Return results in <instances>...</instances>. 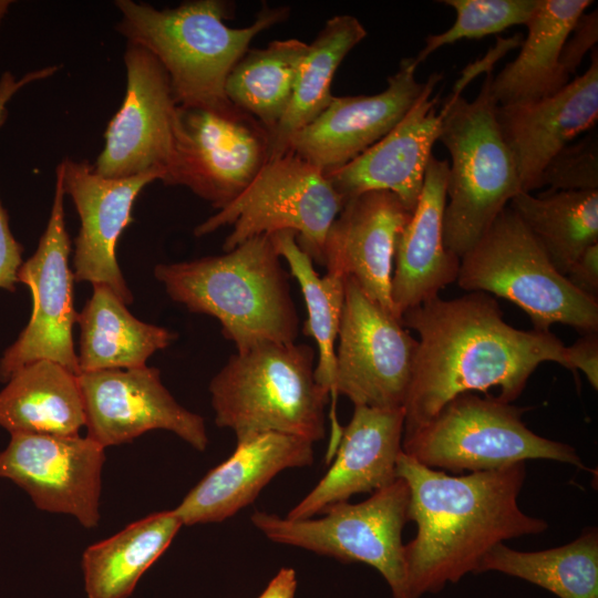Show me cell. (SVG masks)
<instances>
[{
	"label": "cell",
	"mask_w": 598,
	"mask_h": 598,
	"mask_svg": "<svg viewBox=\"0 0 598 598\" xmlns=\"http://www.w3.org/2000/svg\"><path fill=\"white\" fill-rule=\"evenodd\" d=\"M489 70L473 101L450 95L439 141L451 156L443 216L446 248L460 259L522 192L513 155L502 135Z\"/></svg>",
	"instance_id": "cell-6"
},
{
	"label": "cell",
	"mask_w": 598,
	"mask_h": 598,
	"mask_svg": "<svg viewBox=\"0 0 598 598\" xmlns=\"http://www.w3.org/2000/svg\"><path fill=\"white\" fill-rule=\"evenodd\" d=\"M564 276L598 244V190L520 192L508 204Z\"/></svg>",
	"instance_id": "cell-30"
},
{
	"label": "cell",
	"mask_w": 598,
	"mask_h": 598,
	"mask_svg": "<svg viewBox=\"0 0 598 598\" xmlns=\"http://www.w3.org/2000/svg\"><path fill=\"white\" fill-rule=\"evenodd\" d=\"M580 293L598 301V244L589 246L566 274Z\"/></svg>",
	"instance_id": "cell-39"
},
{
	"label": "cell",
	"mask_w": 598,
	"mask_h": 598,
	"mask_svg": "<svg viewBox=\"0 0 598 598\" xmlns=\"http://www.w3.org/2000/svg\"><path fill=\"white\" fill-rule=\"evenodd\" d=\"M403 431V408L354 405L350 422L341 430L331 466L286 517L310 518L354 494L373 493L391 484L398 477Z\"/></svg>",
	"instance_id": "cell-22"
},
{
	"label": "cell",
	"mask_w": 598,
	"mask_h": 598,
	"mask_svg": "<svg viewBox=\"0 0 598 598\" xmlns=\"http://www.w3.org/2000/svg\"><path fill=\"white\" fill-rule=\"evenodd\" d=\"M10 435L0 451V478L24 489L38 508L69 514L82 526L95 527L105 448L80 434Z\"/></svg>",
	"instance_id": "cell-15"
},
{
	"label": "cell",
	"mask_w": 598,
	"mask_h": 598,
	"mask_svg": "<svg viewBox=\"0 0 598 598\" xmlns=\"http://www.w3.org/2000/svg\"><path fill=\"white\" fill-rule=\"evenodd\" d=\"M280 258L272 236L262 235L223 255L158 264L154 276L173 301L216 318L243 352L262 342H296L299 317Z\"/></svg>",
	"instance_id": "cell-3"
},
{
	"label": "cell",
	"mask_w": 598,
	"mask_h": 598,
	"mask_svg": "<svg viewBox=\"0 0 598 598\" xmlns=\"http://www.w3.org/2000/svg\"><path fill=\"white\" fill-rule=\"evenodd\" d=\"M56 181L50 218L38 248L20 267L18 281L32 295V312L18 339L0 359V381L7 382L21 368L39 361H54L80 374L73 344L78 312L73 303V274L69 266L71 243L65 228L61 169Z\"/></svg>",
	"instance_id": "cell-14"
},
{
	"label": "cell",
	"mask_w": 598,
	"mask_h": 598,
	"mask_svg": "<svg viewBox=\"0 0 598 598\" xmlns=\"http://www.w3.org/2000/svg\"><path fill=\"white\" fill-rule=\"evenodd\" d=\"M496 118L513 155L522 192L540 188L551 158L598 120V54L557 93L532 102L497 105Z\"/></svg>",
	"instance_id": "cell-21"
},
{
	"label": "cell",
	"mask_w": 598,
	"mask_h": 598,
	"mask_svg": "<svg viewBox=\"0 0 598 598\" xmlns=\"http://www.w3.org/2000/svg\"><path fill=\"white\" fill-rule=\"evenodd\" d=\"M570 371L580 370L590 385L598 389V332L582 333L565 349Z\"/></svg>",
	"instance_id": "cell-38"
},
{
	"label": "cell",
	"mask_w": 598,
	"mask_h": 598,
	"mask_svg": "<svg viewBox=\"0 0 598 598\" xmlns=\"http://www.w3.org/2000/svg\"><path fill=\"white\" fill-rule=\"evenodd\" d=\"M315 359L310 346L296 342L233 354L208 386L216 425L237 441L271 432L322 440L330 394L316 380Z\"/></svg>",
	"instance_id": "cell-5"
},
{
	"label": "cell",
	"mask_w": 598,
	"mask_h": 598,
	"mask_svg": "<svg viewBox=\"0 0 598 598\" xmlns=\"http://www.w3.org/2000/svg\"><path fill=\"white\" fill-rule=\"evenodd\" d=\"M64 194L79 214L81 227L74 240V281L109 287L126 306L133 295L120 269L115 247L130 224L132 207L142 189L158 177L142 174L126 178L99 175L87 161L64 158L59 165Z\"/></svg>",
	"instance_id": "cell-18"
},
{
	"label": "cell",
	"mask_w": 598,
	"mask_h": 598,
	"mask_svg": "<svg viewBox=\"0 0 598 598\" xmlns=\"http://www.w3.org/2000/svg\"><path fill=\"white\" fill-rule=\"evenodd\" d=\"M124 63L125 96L107 124L94 171L106 178L155 174L167 185L176 162L179 105L150 51L127 42Z\"/></svg>",
	"instance_id": "cell-13"
},
{
	"label": "cell",
	"mask_w": 598,
	"mask_h": 598,
	"mask_svg": "<svg viewBox=\"0 0 598 598\" xmlns=\"http://www.w3.org/2000/svg\"><path fill=\"white\" fill-rule=\"evenodd\" d=\"M76 323L81 331L80 373L144 367L153 353L168 347L177 337L164 327L135 318L103 285L93 286Z\"/></svg>",
	"instance_id": "cell-27"
},
{
	"label": "cell",
	"mask_w": 598,
	"mask_h": 598,
	"mask_svg": "<svg viewBox=\"0 0 598 598\" xmlns=\"http://www.w3.org/2000/svg\"><path fill=\"white\" fill-rule=\"evenodd\" d=\"M338 338L332 402L343 394L353 405L403 408L417 340L352 278L344 280Z\"/></svg>",
	"instance_id": "cell-12"
},
{
	"label": "cell",
	"mask_w": 598,
	"mask_h": 598,
	"mask_svg": "<svg viewBox=\"0 0 598 598\" xmlns=\"http://www.w3.org/2000/svg\"><path fill=\"white\" fill-rule=\"evenodd\" d=\"M457 285L506 299L530 319L533 329L555 323L598 332V301L580 293L507 206L460 259Z\"/></svg>",
	"instance_id": "cell-7"
},
{
	"label": "cell",
	"mask_w": 598,
	"mask_h": 598,
	"mask_svg": "<svg viewBox=\"0 0 598 598\" xmlns=\"http://www.w3.org/2000/svg\"><path fill=\"white\" fill-rule=\"evenodd\" d=\"M498 571L537 585L559 598H598V530L588 527L569 544L520 551L493 547L475 574Z\"/></svg>",
	"instance_id": "cell-31"
},
{
	"label": "cell",
	"mask_w": 598,
	"mask_h": 598,
	"mask_svg": "<svg viewBox=\"0 0 598 598\" xmlns=\"http://www.w3.org/2000/svg\"><path fill=\"white\" fill-rule=\"evenodd\" d=\"M447 177L448 161L432 155L417 204L398 237L391 299L400 319L457 279L460 258L443 239Z\"/></svg>",
	"instance_id": "cell-24"
},
{
	"label": "cell",
	"mask_w": 598,
	"mask_h": 598,
	"mask_svg": "<svg viewBox=\"0 0 598 598\" xmlns=\"http://www.w3.org/2000/svg\"><path fill=\"white\" fill-rule=\"evenodd\" d=\"M411 214L390 192H365L344 202L323 243L327 272L352 278L371 300L396 318L391 299L394 251Z\"/></svg>",
	"instance_id": "cell-20"
},
{
	"label": "cell",
	"mask_w": 598,
	"mask_h": 598,
	"mask_svg": "<svg viewBox=\"0 0 598 598\" xmlns=\"http://www.w3.org/2000/svg\"><path fill=\"white\" fill-rule=\"evenodd\" d=\"M87 436L104 448L166 430L197 451L208 444L204 419L181 405L152 367L78 374Z\"/></svg>",
	"instance_id": "cell-16"
},
{
	"label": "cell",
	"mask_w": 598,
	"mask_h": 598,
	"mask_svg": "<svg viewBox=\"0 0 598 598\" xmlns=\"http://www.w3.org/2000/svg\"><path fill=\"white\" fill-rule=\"evenodd\" d=\"M307 51L308 43L298 39L275 40L265 48L248 49L227 78V99L271 134L289 106Z\"/></svg>",
	"instance_id": "cell-32"
},
{
	"label": "cell",
	"mask_w": 598,
	"mask_h": 598,
	"mask_svg": "<svg viewBox=\"0 0 598 598\" xmlns=\"http://www.w3.org/2000/svg\"><path fill=\"white\" fill-rule=\"evenodd\" d=\"M415 56L400 61L386 87L373 95L333 96L329 105L289 142L293 152L324 174L339 169L384 137L424 89Z\"/></svg>",
	"instance_id": "cell-17"
},
{
	"label": "cell",
	"mask_w": 598,
	"mask_h": 598,
	"mask_svg": "<svg viewBox=\"0 0 598 598\" xmlns=\"http://www.w3.org/2000/svg\"><path fill=\"white\" fill-rule=\"evenodd\" d=\"M22 245L17 241L9 227L7 210L0 202V288L16 291L18 271L22 262Z\"/></svg>",
	"instance_id": "cell-37"
},
{
	"label": "cell",
	"mask_w": 598,
	"mask_h": 598,
	"mask_svg": "<svg viewBox=\"0 0 598 598\" xmlns=\"http://www.w3.org/2000/svg\"><path fill=\"white\" fill-rule=\"evenodd\" d=\"M544 186L550 190H598L597 135L560 150L543 172L540 187Z\"/></svg>",
	"instance_id": "cell-35"
},
{
	"label": "cell",
	"mask_w": 598,
	"mask_h": 598,
	"mask_svg": "<svg viewBox=\"0 0 598 598\" xmlns=\"http://www.w3.org/2000/svg\"><path fill=\"white\" fill-rule=\"evenodd\" d=\"M313 443L281 433L237 441L233 454L209 471L173 509L183 525L220 523L250 505L280 472L310 466Z\"/></svg>",
	"instance_id": "cell-23"
},
{
	"label": "cell",
	"mask_w": 598,
	"mask_h": 598,
	"mask_svg": "<svg viewBox=\"0 0 598 598\" xmlns=\"http://www.w3.org/2000/svg\"><path fill=\"white\" fill-rule=\"evenodd\" d=\"M271 236L279 256L286 260L291 275L300 285L308 313L302 332L317 343L315 377L332 398L336 341L344 302L346 279L328 272L320 277L310 256L298 245L293 231L281 230Z\"/></svg>",
	"instance_id": "cell-33"
},
{
	"label": "cell",
	"mask_w": 598,
	"mask_h": 598,
	"mask_svg": "<svg viewBox=\"0 0 598 598\" xmlns=\"http://www.w3.org/2000/svg\"><path fill=\"white\" fill-rule=\"evenodd\" d=\"M344 202L326 174L293 152L268 159L231 203L194 229L196 237L231 226L223 250L262 235L291 230L313 262L323 264L326 235Z\"/></svg>",
	"instance_id": "cell-10"
},
{
	"label": "cell",
	"mask_w": 598,
	"mask_h": 598,
	"mask_svg": "<svg viewBox=\"0 0 598 598\" xmlns=\"http://www.w3.org/2000/svg\"><path fill=\"white\" fill-rule=\"evenodd\" d=\"M455 10L456 19L451 28L430 34L415 56L422 63L441 47L463 39H481L496 34L513 25L526 24L539 0H441Z\"/></svg>",
	"instance_id": "cell-34"
},
{
	"label": "cell",
	"mask_w": 598,
	"mask_h": 598,
	"mask_svg": "<svg viewBox=\"0 0 598 598\" xmlns=\"http://www.w3.org/2000/svg\"><path fill=\"white\" fill-rule=\"evenodd\" d=\"M442 79L441 73H432L413 106L384 137L344 166L326 174L343 202L365 192L386 190L411 213L414 210L441 133L443 113L436 109L440 94H432Z\"/></svg>",
	"instance_id": "cell-19"
},
{
	"label": "cell",
	"mask_w": 598,
	"mask_h": 598,
	"mask_svg": "<svg viewBox=\"0 0 598 598\" xmlns=\"http://www.w3.org/2000/svg\"><path fill=\"white\" fill-rule=\"evenodd\" d=\"M409 498L408 484L396 477L365 501L332 504L318 518L290 519L255 511L250 522L274 543L307 549L342 563L368 564L383 576L392 598H411L402 542Z\"/></svg>",
	"instance_id": "cell-9"
},
{
	"label": "cell",
	"mask_w": 598,
	"mask_h": 598,
	"mask_svg": "<svg viewBox=\"0 0 598 598\" xmlns=\"http://www.w3.org/2000/svg\"><path fill=\"white\" fill-rule=\"evenodd\" d=\"M367 37L352 14L327 20L299 66L289 106L270 134L269 159L288 151L292 136L313 121L331 102V83L348 53Z\"/></svg>",
	"instance_id": "cell-29"
},
{
	"label": "cell",
	"mask_w": 598,
	"mask_h": 598,
	"mask_svg": "<svg viewBox=\"0 0 598 598\" xmlns=\"http://www.w3.org/2000/svg\"><path fill=\"white\" fill-rule=\"evenodd\" d=\"M116 30L130 43L150 51L166 71L174 97L183 107H220L231 103L227 78L260 32L285 21L287 6L264 4L251 24L231 28V4L196 0L158 10L133 0H117Z\"/></svg>",
	"instance_id": "cell-4"
},
{
	"label": "cell",
	"mask_w": 598,
	"mask_h": 598,
	"mask_svg": "<svg viewBox=\"0 0 598 598\" xmlns=\"http://www.w3.org/2000/svg\"><path fill=\"white\" fill-rule=\"evenodd\" d=\"M396 476L408 484V522L416 525L415 537L404 545L411 598L437 594L475 574L496 545L548 528L518 505L526 462L454 476L402 451Z\"/></svg>",
	"instance_id": "cell-2"
},
{
	"label": "cell",
	"mask_w": 598,
	"mask_h": 598,
	"mask_svg": "<svg viewBox=\"0 0 598 598\" xmlns=\"http://www.w3.org/2000/svg\"><path fill=\"white\" fill-rule=\"evenodd\" d=\"M0 426L10 434H79L85 414L78 374L50 360L18 370L0 391Z\"/></svg>",
	"instance_id": "cell-26"
},
{
	"label": "cell",
	"mask_w": 598,
	"mask_h": 598,
	"mask_svg": "<svg viewBox=\"0 0 598 598\" xmlns=\"http://www.w3.org/2000/svg\"><path fill=\"white\" fill-rule=\"evenodd\" d=\"M270 133L233 103L178 107L176 162L167 185H182L221 209L269 159Z\"/></svg>",
	"instance_id": "cell-11"
},
{
	"label": "cell",
	"mask_w": 598,
	"mask_h": 598,
	"mask_svg": "<svg viewBox=\"0 0 598 598\" xmlns=\"http://www.w3.org/2000/svg\"><path fill=\"white\" fill-rule=\"evenodd\" d=\"M597 40V10L590 13L584 12L577 20L561 51L560 61L569 75L576 72L585 54L596 48Z\"/></svg>",
	"instance_id": "cell-36"
},
{
	"label": "cell",
	"mask_w": 598,
	"mask_h": 598,
	"mask_svg": "<svg viewBox=\"0 0 598 598\" xmlns=\"http://www.w3.org/2000/svg\"><path fill=\"white\" fill-rule=\"evenodd\" d=\"M183 526L173 511L153 513L89 546L82 568L89 598H127Z\"/></svg>",
	"instance_id": "cell-28"
},
{
	"label": "cell",
	"mask_w": 598,
	"mask_h": 598,
	"mask_svg": "<svg viewBox=\"0 0 598 598\" xmlns=\"http://www.w3.org/2000/svg\"><path fill=\"white\" fill-rule=\"evenodd\" d=\"M524 411L493 395L463 393L403 436L402 451L427 467L452 473L492 471L528 460L585 467L573 446L529 430L522 420Z\"/></svg>",
	"instance_id": "cell-8"
},
{
	"label": "cell",
	"mask_w": 598,
	"mask_h": 598,
	"mask_svg": "<svg viewBox=\"0 0 598 598\" xmlns=\"http://www.w3.org/2000/svg\"><path fill=\"white\" fill-rule=\"evenodd\" d=\"M297 587L296 570L290 567H283L257 598H296Z\"/></svg>",
	"instance_id": "cell-40"
},
{
	"label": "cell",
	"mask_w": 598,
	"mask_h": 598,
	"mask_svg": "<svg viewBox=\"0 0 598 598\" xmlns=\"http://www.w3.org/2000/svg\"><path fill=\"white\" fill-rule=\"evenodd\" d=\"M591 0H539L526 22L527 37L517 58L492 79L499 105L550 96L569 83L560 56L564 44Z\"/></svg>",
	"instance_id": "cell-25"
},
{
	"label": "cell",
	"mask_w": 598,
	"mask_h": 598,
	"mask_svg": "<svg viewBox=\"0 0 598 598\" xmlns=\"http://www.w3.org/2000/svg\"><path fill=\"white\" fill-rule=\"evenodd\" d=\"M416 331L417 350L403 405V436L431 421L455 396L498 388V400L514 402L544 362L570 370L566 346L550 331L520 330L507 323L491 295L436 297L402 315Z\"/></svg>",
	"instance_id": "cell-1"
}]
</instances>
